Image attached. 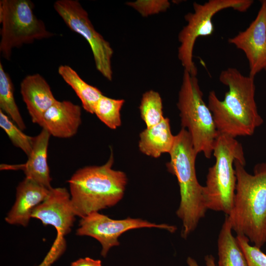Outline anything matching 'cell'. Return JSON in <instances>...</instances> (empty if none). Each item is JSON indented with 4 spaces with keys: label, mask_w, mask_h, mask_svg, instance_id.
Returning a JSON list of instances; mask_svg holds the SVG:
<instances>
[{
    "label": "cell",
    "mask_w": 266,
    "mask_h": 266,
    "mask_svg": "<svg viewBox=\"0 0 266 266\" xmlns=\"http://www.w3.org/2000/svg\"><path fill=\"white\" fill-rule=\"evenodd\" d=\"M254 78L233 67L220 73L219 80L228 87L229 91L223 100L214 91L210 92L207 104L219 133L235 138L250 136L263 124L255 100Z\"/></svg>",
    "instance_id": "cell-1"
},
{
    "label": "cell",
    "mask_w": 266,
    "mask_h": 266,
    "mask_svg": "<svg viewBox=\"0 0 266 266\" xmlns=\"http://www.w3.org/2000/svg\"><path fill=\"white\" fill-rule=\"evenodd\" d=\"M236 184L233 206L227 215L233 231L261 248L266 243V161L257 164L253 174L245 164L234 162Z\"/></svg>",
    "instance_id": "cell-2"
},
{
    "label": "cell",
    "mask_w": 266,
    "mask_h": 266,
    "mask_svg": "<svg viewBox=\"0 0 266 266\" xmlns=\"http://www.w3.org/2000/svg\"><path fill=\"white\" fill-rule=\"evenodd\" d=\"M113 153L100 166L78 169L68 181L71 200L76 216L83 218L113 206L123 198L127 184L123 171L113 169Z\"/></svg>",
    "instance_id": "cell-3"
},
{
    "label": "cell",
    "mask_w": 266,
    "mask_h": 266,
    "mask_svg": "<svg viewBox=\"0 0 266 266\" xmlns=\"http://www.w3.org/2000/svg\"><path fill=\"white\" fill-rule=\"evenodd\" d=\"M169 154L170 160L166 166L168 171L175 175L178 181L180 201L176 214L182 223L181 235L186 238L197 228L207 210L203 186L199 183L196 175L195 163L198 153L186 129L182 128L175 135Z\"/></svg>",
    "instance_id": "cell-4"
},
{
    "label": "cell",
    "mask_w": 266,
    "mask_h": 266,
    "mask_svg": "<svg viewBox=\"0 0 266 266\" xmlns=\"http://www.w3.org/2000/svg\"><path fill=\"white\" fill-rule=\"evenodd\" d=\"M214 165L209 168L203 195L207 209L230 214L236 184V160L246 164L242 145L235 138L219 133L213 148Z\"/></svg>",
    "instance_id": "cell-5"
},
{
    "label": "cell",
    "mask_w": 266,
    "mask_h": 266,
    "mask_svg": "<svg viewBox=\"0 0 266 266\" xmlns=\"http://www.w3.org/2000/svg\"><path fill=\"white\" fill-rule=\"evenodd\" d=\"M202 97L197 76L184 69L177 103L181 125L182 128L187 129L197 153L202 152L209 159L219 133L212 114Z\"/></svg>",
    "instance_id": "cell-6"
},
{
    "label": "cell",
    "mask_w": 266,
    "mask_h": 266,
    "mask_svg": "<svg viewBox=\"0 0 266 266\" xmlns=\"http://www.w3.org/2000/svg\"><path fill=\"white\" fill-rule=\"evenodd\" d=\"M33 7L30 0L0 1V52L5 59L10 60L14 48L54 35L36 17Z\"/></svg>",
    "instance_id": "cell-7"
},
{
    "label": "cell",
    "mask_w": 266,
    "mask_h": 266,
    "mask_svg": "<svg viewBox=\"0 0 266 266\" xmlns=\"http://www.w3.org/2000/svg\"><path fill=\"white\" fill-rule=\"evenodd\" d=\"M253 2L251 0H209L203 4L194 2V12L185 15L187 24L178 34L180 44L178 57L184 69L197 76V68L193 60L195 43L199 37L213 33L214 26L212 19L215 14L227 8L245 12Z\"/></svg>",
    "instance_id": "cell-8"
},
{
    "label": "cell",
    "mask_w": 266,
    "mask_h": 266,
    "mask_svg": "<svg viewBox=\"0 0 266 266\" xmlns=\"http://www.w3.org/2000/svg\"><path fill=\"white\" fill-rule=\"evenodd\" d=\"M53 6L66 26L88 42L97 69L103 77L111 81L113 49L110 43L95 30L86 10L77 0H58Z\"/></svg>",
    "instance_id": "cell-9"
},
{
    "label": "cell",
    "mask_w": 266,
    "mask_h": 266,
    "mask_svg": "<svg viewBox=\"0 0 266 266\" xmlns=\"http://www.w3.org/2000/svg\"><path fill=\"white\" fill-rule=\"evenodd\" d=\"M76 234L88 236L97 240L101 244L100 254L105 257L109 250L118 246V238L128 231L144 228H155L173 233L176 230L174 226L166 224H157L140 218L128 217L121 220L111 219L98 212L92 213L81 218Z\"/></svg>",
    "instance_id": "cell-10"
},
{
    "label": "cell",
    "mask_w": 266,
    "mask_h": 266,
    "mask_svg": "<svg viewBox=\"0 0 266 266\" xmlns=\"http://www.w3.org/2000/svg\"><path fill=\"white\" fill-rule=\"evenodd\" d=\"M261 2L257 15L249 26L228 39L244 52L249 65V76L253 78L266 71V0Z\"/></svg>",
    "instance_id": "cell-11"
},
{
    "label": "cell",
    "mask_w": 266,
    "mask_h": 266,
    "mask_svg": "<svg viewBox=\"0 0 266 266\" xmlns=\"http://www.w3.org/2000/svg\"><path fill=\"white\" fill-rule=\"evenodd\" d=\"M76 216L67 190L52 188L46 199L33 210L31 217L40 220L44 225L53 226L57 235L63 237L71 231Z\"/></svg>",
    "instance_id": "cell-12"
},
{
    "label": "cell",
    "mask_w": 266,
    "mask_h": 266,
    "mask_svg": "<svg viewBox=\"0 0 266 266\" xmlns=\"http://www.w3.org/2000/svg\"><path fill=\"white\" fill-rule=\"evenodd\" d=\"M81 108L69 100H57L44 113L39 125L51 135L68 138L75 135L82 122Z\"/></svg>",
    "instance_id": "cell-13"
},
{
    "label": "cell",
    "mask_w": 266,
    "mask_h": 266,
    "mask_svg": "<svg viewBox=\"0 0 266 266\" xmlns=\"http://www.w3.org/2000/svg\"><path fill=\"white\" fill-rule=\"evenodd\" d=\"M50 189L27 178L21 182L16 188V200L5 218L11 225L26 227L33 210L48 196Z\"/></svg>",
    "instance_id": "cell-14"
},
{
    "label": "cell",
    "mask_w": 266,
    "mask_h": 266,
    "mask_svg": "<svg viewBox=\"0 0 266 266\" xmlns=\"http://www.w3.org/2000/svg\"><path fill=\"white\" fill-rule=\"evenodd\" d=\"M20 92L32 122L38 125L44 113L57 100L50 85L38 73L27 75L23 79Z\"/></svg>",
    "instance_id": "cell-15"
},
{
    "label": "cell",
    "mask_w": 266,
    "mask_h": 266,
    "mask_svg": "<svg viewBox=\"0 0 266 266\" xmlns=\"http://www.w3.org/2000/svg\"><path fill=\"white\" fill-rule=\"evenodd\" d=\"M51 135L44 129L34 137L33 149L27 162L21 166L26 177L51 189V178L47 163V149Z\"/></svg>",
    "instance_id": "cell-16"
},
{
    "label": "cell",
    "mask_w": 266,
    "mask_h": 266,
    "mask_svg": "<svg viewBox=\"0 0 266 266\" xmlns=\"http://www.w3.org/2000/svg\"><path fill=\"white\" fill-rule=\"evenodd\" d=\"M174 137L171 132L169 119L165 117L160 123L140 133L139 149L148 156L157 158L163 153H170Z\"/></svg>",
    "instance_id": "cell-17"
},
{
    "label": "cell",
    "mask_w": 266,
    "mask_h": 266,
    "mask_svg": "<svg viewBox=\"0 0 266 266\" xmlns=\"http://www.w3.org/2000/svg\"><path fill=\"white\" fill-rule=\"evenodd\" d=\"M232 231L226 215L218 238L217 266H248L244 254Z\"/></svg>",
    "instance_id": "cell-18"
},
{
    "label": "cell",
    "mask_w": 266,
    "mask_h": 266,
    "mask_svg": "<svg viewBox=\"0 0 266 266\" xmlns=\"http://www.w3.org/2000/svg\"><path fill=\"white\" fill-rule=\"evenodd\" d=\"M58 72L74 90L80 100L84 109L88 113L94 114L96 103L103 95L102 92L97 88L87 83L69 66L61 65Z\"/></svg>",
    "instance_id": "cell-19"
},
{
    "label": "cell",
    "mask_w": 266,
    "mask_h": 266,
    "mask_svg": "<svg viewBox=\"0 0 266 266\" xmlns=\"http://www.w3.org/2000/svg\"><path fill=\"white\" fill-rule=\"evenodd\" d=\"M0 110L3 111L21 130L26 127L14 95V86L9 74L0 63Z\"/></svg>",
    "instance_id": "cell-20"
},
{
    "label": "cell",
    "mask_w": 266,
    "mask_h": 266,
    "mask_svg": "<svg viewBox=\"0 0 266 266\" xmlns=\"http://www.w3.org/2000/svg\"><path fill=\"white\" fill-rule=\"evenodd\" d=\"M124 102V100L102 95L96 104L94 114L108 128L116 129L121 125L120 111Z\"/></svg>",
    "instance_id": "cell-21"
},
{
    "label": "cell",
    "mask_w": 266,
    "mask_h": 266,
    "mask_svg": "<svg viewBox=\"0 0 266 266\" xmlns=\"http://www.w3.org/2000/svg\"><path fill=\"white\" fill-rule=\"evenodd\" d=\"M139 110L141 118L145 122L146 128L157 125L165 118L161 96L153 90L148 91L143 94Z\"/></svg>",
    "instance_id": "cell-22"
},
{
    "label": "cell",
    "mask_w": 266,
    "mask_h": 266,
    "mask_svg": "<svg viewBox=\"0 0 266 266\" xmlns=\"http://www.w3.org/2000/svg\"><path fill=\"white\" fill-rule=\"evenodd\" d=\"M0 126L5 132L12 144L22 150L28 157L32 151L34 137L24 133L1 110Z\"/></svg>",
    "instance_id": "cell-23"
},
{
    "label": "cell",
    "mask_w": 266,
    "mask_h": 266,
    "mask_svg": "<svg viewBox=\"0 0 266 266\" xmlns=\"http://www.w3.org/2000/svg\"><path fill=\"white\" fill-rule=\"evenodd\" d=\"M236 238L245 257L248 266H266V254L260 248L249 243V239L242 234Z\"/></svg>",
    "instance_id": "cell-24"
},
{
    "label": "cell",
    "mask_w": 266,
    "mask_h": 266,
    "mask_svg": "<svg viewBox=\"0 0 266 266\" xmlns=\"http://www.w3.org/2000/svg\"><path fill=\"white\" fill-rule=\"evenodd\" d=\"M126 4L138 11L142 16L158 14L166 11L170 6L167 0H138Z\"/></svg>",
    "instance_id": "cell-25"
},
{
    "label": "cell",
    "mask_w": 266,
    "mask_h": 266,
    "mask_svg": "<svg viewBox=\"0 0 266 266\" xmlns=\"http://www.w3.org/2000/svg\"><path fill=\"white\" fill-rule=\"evenodd\" d=\"M70 266H102L101 261L89 257L80 258L72 263Z\"/></svg>",
    "instance_id": "cell-26"
},
{
    "label": "cell",
    "mask_w": 266,
    "mask_h": 266,
    "mask_svg": "<svg viewBox=\"0 0 266 266\" xmlns=\"http://www.w3.org/2000/svg\"><path fill=\"white\" fill-rule=\"evenodd\" d=\"M205 266H217L215 258L211 255H207L204 257ZM188 266H200L197 262L192 257H189L187 259Z\"/></svg>",
    "instance_id": "cell-27"
}]
</instances>
